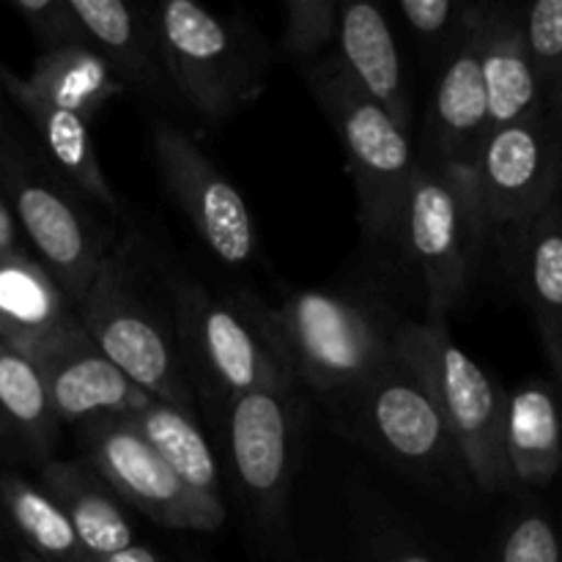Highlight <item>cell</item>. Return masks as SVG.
<instances>
[{
  "label": "cell",
  "instance_id": "cell-1",
  "mask_svg": "<svg viewBox=\"0 0 562 562\" xmlns=\"http://www.w3.org/2000/svg\"><path fill=\"white\" fill-rule=\"evenodd\" d=\"M267 316L296 382L346 412L395 355L401 327L373 302L327 289L294 291Z\"/></svg>",
  "mask_w": 562,
  "mask_h": 562
},
{
  "label": "cell",
  "instance_id": "cell-2",
  "mask_svg": "<svg viewBox=\"0 0 562 562\" xmlns=\"http://www.w3.org/2000/svg\"><path fill=\"white\" fill-rule=\"evenodd\" d=\"M173 322L192 390L198 384L225 404L258 390H294L296 379L261 302L179 283Z\"/></svg>",
  "mask_w": 562,
  "mask_h": 562
},
{
  "label": "cell",
  "instance_id": "cell-3",
  "mask_svg": "<svg viewBox=\"0 0 562 562\" xmlns=\"http://www.w3.org/2000/svg\"><path fill=\"white\" fill-rule=\"evenodd\" d=\"M300 69L344 143L362 234L371 241L395 239L406 187L417 165L409 135L362 91L338 53L322 55Z\"/></svg>",
  "mask_w": 562,
  "mask_h": 562
},
{
  "label": "cell",
  "instance_id": "cell-4",
  "mask_svg": "<svg viewBox=\"0 0 562 562\" xmlns=\"http://www.w3.org/2000/svg\"><path fill=\"white\" fill-rule=\"evenodd\" d=\"M77 318L97 349L146 390L154 401L195 415V390L187 376L173 316H165L135 274L132 241L113 247L93 278Z\"/></svg>",
  "mask_w": 562,
  "mask_h": 562
},
{
  "label": "cell",
  "instance_id": "cell-5",
  "mask_svg": "<svg viewBox=\"0 0 562 562\" xmlns=\"http://www.w3.org/2000/svg\"><path fill=\"white\" fill-rule=\"evenodd\" d=\"M486 236L470 170L417 157L395 239L426 285L428 322L445 324L467 294Z\"/></svg>",
  "mask_w": 562,
  "mask_h": 562
},
{
  "label": "cell",
  "instance_id": "cell-6",
  "mask_svg": "<svg viewBox=\"0 0 562 562\" xmlns=\"http://www.w3.org/2000/svg\"><path fill=\"white\" fill-rule=\"evenodd\" d=\"M157 31L165 75L206 119H228L263 91L267 44L245 22L168 0L157 9Z\"/></svg>",
  "mask_w": 562,
  "mask_h": 562
},
{
  "label": "cell",
  "instance_id": "cell-7",
  "mask_svg": "<svg viewBox=\"0 0 562 562\" xmlns=\"http://www.w3.org/2000/svg\"><path fill=\"white\" fill-rule=\"evenodd\" d=\"M395 351L426 382L472 483L486 494L505 488L503 431L508 393L453 344L445 324H401Z\"/></svg>",
  "mask_w": 562,
  "mask_h": 562
},
{
  "label": "cell",
  "instance_id": "cell-8",
  "mask_svg": "<svg viewBox=\"0 0 562 562\" xmlns=\"http://www.w3.org/2000/svg\"><path fill=\"white\" fill-rule=\"evenodd\" d=\"M0 179L9 190L20 231L38 252V263L53 274L77 311L113 250L110 231L88 212L80 192L44 162L16 157Z\"/></svg>",
  "mask_w": 562,
  "mask_h": 562
},
{
  "label": "cell",
  "instance_id": "cell-9",
  "mask_svg": "<svg viewBox=\"0 0 562 562\" xmlns=\"http://www.w3.org/2000/svg\"><path fill=\"white\" fill-rule=\"evenodd\" d=\"M488 234L510 228L562 190V104L543 102L527 119L486 135L470 168Z\"/></svg>",
  "mask_w": 562,
  "mask_h": 562
},
{
  "label": "cell",
  "instance_id": "cell-10",
  "mask_svg": "<svg viewBox=\"0 0 562 562\" xmlns=\"http://www.w3.org/2000/svg\"><path fill=\"white\" fill-rule=\"evenodd\" d=\"M86 461L104 477L121 503L132 505L168 530L214 532L223 527V503L201 497L179 481L143 439L130 417H99L77 428Z\"/></svg>",
  "mask_w": 562,
  "mask_h": 562
},
{
  "label": "cell",
  "instance_id": "cell-11",
  "mask_svg": "<svg viewBox=\"0 0 562 562\" xmlns=\"http://www.w3.org/2000/svg\"><path fill=\"white\" fill-rule=\"evenodd\" d=\"M151 148L165 190L203 245L228 267H245L258 250V228L239 187L179 126L157 121Z\"/></svg>",
  "mask_w": 562,
  "mask_h": 562
},
{
  "label": "cell",
  "instance_id": "cell-12",
  "mask_svg": "<svg viewBox=\"0 0 562 562\" xmlns=\"http://www.w3.org/2000/svg\"><path fill=\"white\" fill-rule=\"evenodd\" d=\"M349 412L384 456L417 475H439L450 461H459L426 382L398 351L366 384Z\"/></svg>",
  "mask_w": 562,
  "mask_h": 562
},
{
  "label": "cell",
  "instance_id": "cell-13",
  "mask_svg": "<svg viewBox=\"0 0 562 562\" xmlns=\"http://www.w3.org/2000/svg\"><path fill=\"white\" fill-rule=\"evenodd\" d=\"M225 428L231 464L241 492L263 519L280 521L300 434L294 390H258L234 398L225 415Z\"/></svg>",
  "mask_w": 562,
  "mask_h": 562
},
{
  "label": "cell",
  "instance_id": "cell-14",
  "mask_svg": "<svg viewBox=\"0 0 562 562\" xmlns=\"http://www.w3.org/2000/svg\"><path fill=\"white\" fill-rule=\"evenodd\" d=\"M481 11L483 5L470 3L459 33L442 53V69L428 104L426 157L461 170L472 168L492 132L481 71Z\"/></svg>",
  "mask_w": 562,
  "mask_h": 562
},
{
  "label": "cell",
  "instance_id": "cell-15",
  "mask_svg": "<svg viewBox=\"0 0 562 562\" xmlns=\"http://www.w3.org/2000/svg\"><path fill=\"white\" fill-rule=\"evenodd\" d=\"M36 368L55 417L69 426L80 428L99 417H132L151 401L97 349L86 329L55 346Z\"/></svg>",
  "mask_w": 562,
  "mask_h": 562
},
{
  "label": "cell",
  "instance_id": "cell-16",
  "mask_svg": "<svg viewBox=\"0 0 562 562\" xmlns=\"http://www.w3.org/2000/svg\"><path fill=\"white\" fill-rule=\"evenodd\" d=\"M80 329L75 305L36 258L0 252V344L38 366Z\"/></svg>",
  "mask_w": 562,
  "mask_h": 562
},
{
  "label": "cell",
  "instance_id": "cell-17",
  "mask_svg": "<svg viewBox=\"0 0 562 562\" xmlns=\"http://www.w3.org/2000/svg\"><path fill=\"white\" fill-rule=\"evenodd\" d=\"M505 488L536 492L562 472V398L554 379H530L508 395Z\"/></svg>",
  "mask_w": 562,
  "mask_h": 562
},
{
  "label": "cell",
  "instance_id": "cell-18",
  "mask_svg": "<svg viewBox=\"0 0 562 562\" xmlns=\"http://www.w3.org/2000/svg\"><path fill=\"white\" fill-rule=\"evenodd\" d=\"M82 47L97 53L126 88L154 91L165 77L157 11L124 0H71Z\"/></svg>",
  "mask_w": 562,
  "mask_h": 562
},
{
  "label": "cell",
  "instance_id": "cell-19",
  "mask_svg": "<svg viewBox=\"0 0 562 562\" xmlns=\"http://www.w3.org/2000/svg\"><path fill=\"white\" fill-rule=\"evenodd\" d=\"M338 55L362 91L409 135L412 99L398 44L382 9L371 3H340Z\"/></svg>",
  "mask_w": 562,
  "mask_h": 562
},
{
  "label": "cell",
  "instance_id": "cell-20",
  "mask_svg": "<svg viewBox=\"0 0 562 562\" xmlns=\"http://www.w3.org/2000/svg\"><path fill=\"white\" fill-rule=\"evenodd\" d=\"M0 77H3L9 97L20 104L22 113L31 121L33 132H36L42 162L60 181H66L71 190L80 192L82 198L110 209V212H121L119 198H115L113 187H110L108 176L99 165L97 148H93L91 132H88V121L33 97L22 86L20 77L9 75V71H0Z\"/></svg>",
  "mask_w": 562,
  "mask_h": 562
},
{
  "label": "cell",
  "instance_id": "cell-21",
  "mask_svg": "<svg viewBox=\"0 0 562 562\" xmlns=\"http://www.w3.org/2000/svg\"><path fill=\"white\" fill-rule=\"evenodd\" d=\"M38 486L64 510L91 562L110 558L135 543L119 494L88 461L49 459L47 464L38 467Z\"/></svg>",
  "mask_w": 562,
  "mask_h": 562
},
{
  "label": "cell",
  "instance_id": "cell-22",
  "mask_svg": "<svg viewBox=\"0 0 562 562\" xmlns=\"http://www.w3.org/2000/svg\"><path fill=\"white\" fill-rule=\"evenodd\" d=\"M481 71L492 130L527 119L547 102L527 55L519 11L497 3L483 5Z\"/></svg>",
  "mask_w": 562,
  "mask_h": 562
},
{
  "label": "cell",
  "instance_id": "cell-23",
  "mask_svg": "<svg viewBox=\"0 0 562 562\" xmlns=\"http://www.w3.org/2000/svg\"><path fill=\"white\" fill-rule=\"evenodd\" d=\"M503 236L510 285L530 307L536 327L562 322V198L530 214Z\"/></svg>",
  "mask_w": 562,
  "mask_h": 562
},
{
  "label": "cell",
  "instance_id": "cell-24",
  "mask_svg": "<svg viewBox=\"0 0 562 562\" xmlns=\"http://www.w3.org/2000/svg\"><path fill=\"white\" fill-rule=\"evenodd\" d=\"M58 431L60 420L38 368L0 344V461L47 464L58 445Z\"/></svg>",
  "mask_w": 562,
  "mask_h": 562
},
{
  "label": "cell",
  "instance_id": "cell-25",
  "mask_svg": "<svg viewBox=\"0 0 562 562\" xmlns=\"http://www.w3.org/2000/svg\"><path fill=\"white\" fill-rule=\"evenodd\" d=\"M22 86L53 108L69 110L91 124L93 115L102 113L115 97L126 91L124 82L108 69L97 53L82 44L71 47L42 49Z\"/></svg>",
  "mask_w": 562,
  "mask_h": 562
},
{
  "label": "cell",
  "instance_id": "cell-26",
  "mask_svg": "<svg viewBox=\"0 0 562 562\" xmlns=\"http://www.w3.org/2000/svg\"><path fill=\"white\" fill-rule=\"evenodd\" d=\"M130 420L184 486L212 503H223L217 461H214L206 437L198 428L195 415L151 398Z\"/></svg>",
  "mask_w": 562,
  "mask_h": 562
},
{
  "label": "cell",
  "instance_id": "cell-27",
  "mask_svg": "<svg viewBox=\"0 0 562 562\" xmlns=\"http://www.w3.org/2000/svg\"><path fill=\"white\" fill-rule=\"evenodd\" d=\"M0 508L25 552L44 562H91L55 499L38 481L14 470H0Z\"/></svg>",
  "mask_w": 562,
  "mask_h": 562
},
{
  "label": "cell",
  "instance_id": "cell-28",
  "mask_svg": "<svg viewBox=\"0 0 562 562\" xmlns=\"http://www.w3.org/2000/svg\"><path fill=\"white\" fill-rule=\"evenodd\" d=\"M525 47L547 102L562 104V0H538L519 11Z\"/></svg>",
  "mask_w": 562,
  "mask_h": 562
},
{
  "label": "cell",
  "instance_id": "cell-29",
  "mask_svg": "<svg viewBox=\"0 0 562 562\" xmlns=\"http://www.w3.org/2000/svg\"><path fill=\"white\" fill-rule=\"evenodd\" d=\"M338 20L340 3L335 0H289L280 49L300 66L322 58L338 42Z\"/></svg>",
  "mask_w": 562,
  "mask_h": 562
},
{
  "label": "cell",
  "instance_id": "cell-30",
  "mask_svg": "<svg viewBox=\"0 0 562 562\" xmlns=\"http://www.w3.org/2000/svg\"><path fill=\"white\" fill-rule=\"evenodd\" d=\"M494 562H562V538L541 510L514 516L497 543Z\"/></svg>",
  "mask_w": 562,
  "mask_h": 562
},
{
  "label": "cell",
  "instance_id": "cell-31",
  "mask_svg": "<svg viewBox=\"0 0 562 562\" xmlns=\"http://www.w3.org/2000/svg\"><path fill=\"white\" fill-rule=\"evenodd\" d=\"M14 11L44 49L82 44L71 0H14Z\"/></svg>",
  "mask_w": 562,
  "mask_h": 562
},
{
  "label": "cell",
  "instance_id": "cell-32",
  "mask_svg": "<svg viewBox=\"0 0 562 562\" xmlns=\"http://www.w3.org/2000/svg\"><path fill=\"white\" fill-rule=\"evenodd\" d=\"M401 16L406 25L417 33L431 47L445 49L459 33L461 22H464L470 3H453V0H404L398 5Z\"/></svg>",
  "mask_w": 562,
  "mask_h": 562
},
{
  "label": "cell",
  "instance_id": "cell-33",
  "mask_svg": "<svg viewBox=\"0 0 562 562\" xmlns=\"http://www.w3.org/2000/svg\"><path fill=\"white\" fill-rule=\"evenodd\" d=\"M538 335H541L543 351H547L549 357V366H552V373H554V384H558L560 398H562V322L543 324V327H538Z\"/></svg>",
  "mask_w": 562,
  "mask_h": 562
},
{
  "label": "cell",
  "instance_id": "cell-34",
  "mask_svg": "<svg viewBox=\"0 0 562 562\" xmlns=\"http://www.w3.org/2000/svg\"><path fill=\"white\" fill-rule=\"evenodd\" d=\"M22 250V234L20 223H16L11 203L0 195V252H16Z\"/></svg>",
  "mask_w": 562,
  "mask_h": 562
},
{
  "label": "cell",
  "instance_id": "cell-35",
  "mask_svg": "<svg viewBox=\"0 0 562 562\" xmlns=\"http://www.w3.org/2000/svg\"><path fill=\"white\" fill-rule=\"evenodd\" d=\"M379 562H437L428 552L409 541H390L379 554Z\"/></svg>",
  "mask_w": 562,
  "mask_h": 562
},
{
  "label": "cell",
  "instance_id": "cell-36",
  "mask_svg": "<svg viewBox=\"0 0 562 562\" xmlns=\"http://www.w3.org/2000/svg\"><path fill=\"white\" fill-rule=\"evenodd\" d=\"M97 562H159L157 554L148 547H140V543H132V547L121 549V552L110 554V558L97 560Z\"/></svg>",
  "mask_w": 562,
  "mask_h": 562
},
{
  "label": "cell",
  "instance_id": "cell-37",
  "mask_svg": "<svg viewBox=\"0 0 562 562\" xmlns=\"http://www.w3.org/2000/svg\"><path fill=\"white\" fill-rule=\"evenodd\" d=\"M20 157V154H14V151H9V148L3 146V143H0V173H3L5 168H9L11 162H14V159Z\"/></svg>",
  "mask_w": 562,
  "mask_h": 562
},
{
  "label": "cell",
  "instance_id": "cell-38",
  "mask_svg": "<svg viewBox=\"0 0 562 562\" xmlns=\"http://www.w3.org/2000/svg\"><path fill=\"white\" fill-rule=\"evenodd\" d=\"M16 560H20V562H44V560H38L36 554L25 552V549H20V554H16Z\"/></svg>",
  "mask_w": 562,
  "mask_h": 562
}]
</instances>
